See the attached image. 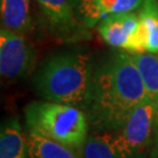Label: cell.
<instances>
[{"instance_id":"6da1fadb","label":"cell","mask_w":158,"mask_h":158,"mask_svg":"<svg viewBox=\"0 0 158 158\" xmlns=\"http://www.w3.org/2000/svg\"><path fill=\"white\" fill-rule=\"evenodd\" d=\"M147 97L141 74L127 52H116L93 73L85 113L97 131H117Z\"/></svg>"},{"instance_id":"7a4b0ae2","label":"cell","mask_w":158,"mask_h":158,"mask_svg":"<svg viewBox=\"0 0 158 158\" xmlns=\"http://www.w3.org/2000/svg\"><path fill=\"white\" fill-rule=\"evenodd\" d=\"M90 57L80 51L56 54L46 61L34 79V88L45 101L87 108L91 80Z\"/></svg>"},{"instance_id":"3957f363","label":"cell","mask_w":158,"mask_h":158,"mask_svg":"<svg viewBox=\"0 0 158 158\" xmlns=\"http://www.w3.org/2000/svg\"><path fill=\"white\" fill-rule=\"evenodd\" d=\"M25 117L28 130L74 150L82 149L88 138V117L80 108L34 101L25 108Z\"/></svg>"},{"instance_id":"277c9868","label":"cell","mask_w":158,"mask_h":158,"mask_svg":"<svg viewBox=\"0 0 158 158\" xmlns=\"http://www.w3.org/2000/svg\"><path fill=\"white\" fill-rule=\"evenodd\" d=\"M158 121V102L145 97L131 113L123 127L114 135L121 158H134L145 149Z\"/></svg>"},{"instance_id":"5b68a950","label":"cell","mask_w":158,"mask_h":158,"mask_svg":"<svg viewBox=\"0 0 158 158\" xmlns=\"http://www.w3.org/2000/svg\"><path fill=\"white\" fill-rule=\"evenodd\" d=\"M45 18L49 33L62 41L90 38L89 28L79 15L80 0H35Z\"/></svg>"},{"instance_id":"8992f818","label":"cell","mask_w":158,"mask_h":158,"mask_svg":"<svg viewBox=\"0 0 158 158\" xmlns=\"http://www.w3.org/2000/svg\"><path fill=\"white\" fill-rule=\"evenodd\" d=\"M104 42L129 54L147 52L145 33L138 12L113 14L103 19L97 26Z\"/></svg>"},{"instance_id":"52a82bcc","label":"cell","mask_w":158,"mask_h":158,"mask_svg":"<svg viewBox=\"0 0 158 158\" xmlns=\"http://www.w3.org/2000/svg\"><path fill=\"white\" fill-rule=\"evenodd\" d=\"M35 52L23 34L0 29V73L6 79L26 76L33 69Z\"/></svg>"},{"instance_id":"ba28073f","label":"cell","mask_w":158,"mask_h":158,"mask_svg":"<svg viewBox=\"0 0 158 158\" xmlns=\"http://www.w3.org/2000/svg\"><path fill=\"white\" fill-rule=\"evenodd\" d=\"M142 4L143 0H80L79 15L81 21L91 28L113 14L138 11Z\"/></svg>"},{"instance_id":"9c48e42d","label":"cell","mask_w":158,"mask_h":158,"mask_svg":"<svg viewBox=\"0 0 158 158\" xmlns=\"http://www.w3.org/2000/svg\"><path fill=\"white\" fill-rule=\"evenodd\" d=\"M0 10L2 27L19 34H26L31 31V0H0Z\"/></svg>"},{"instance_id":"30bf717a","label":"cell","mask_w":158,"mask_h":158,"mask_svg":"<svg viewBox=\"0 0 158 158\" xmlns=\"http://www.w3.org/2000/svg\"><path fill=\"white\" fill-rule=\"evenodd\" d=\"M0 158H29L28 141L17 118H8L0 130Z\"/></svg>"},{"instance_id":"8fae6325","label":"cell","mask_w":158,"mask_h":158,"mask_svg":"<svg viewBox=\"0 0 158 158\" xmlns=\"http://www.w3.org/2000/svg\"><path fill=\"white\" fill-rule=\"evenodd\" d=\"M29 158H79L75 150L28 130Z\"/></svg>"},{"instance_id":"7c38bea8","label":"cell","mask_w":158,"mask_h":158,"mask_svg":"<svg viewBox=\"0 0 158 158\" xmlns=\"http://www.w3.org/2000/svg\"><path fill=\"white\" fill-rule=\"evenodd\" d=\"M131 59L141 74L147 97L158 102V53H134Z\"/></svg>"},{"instance_id":"4fadbf2b","label":"cell","mask_w":158,"mask_h":158,"mask_svg":"<svg viewBox=\"0 0 158 158\" xmlns=\"http://www.w3.org/2000/svg\"><path fill=\"white\" fill-rule=\"evenodd\" d=\"M138 17L145 33L147 52L158 53V0H143Z\"/></svg>"},{"instance_id":"5bb4252c","label":"cell","mask_w":158,"mask_h":158,"mask_svg":"<svg viewBox=\"0 0 158 158\" xmlns=\"http://www.w3.org/2000/svg\"><path fill=\"white\" fill-rule=\"evenodd\" d=\"M82 156L83 158H121L111 134L88 136L82 148Z\"/></svg>"}]
</instances>
